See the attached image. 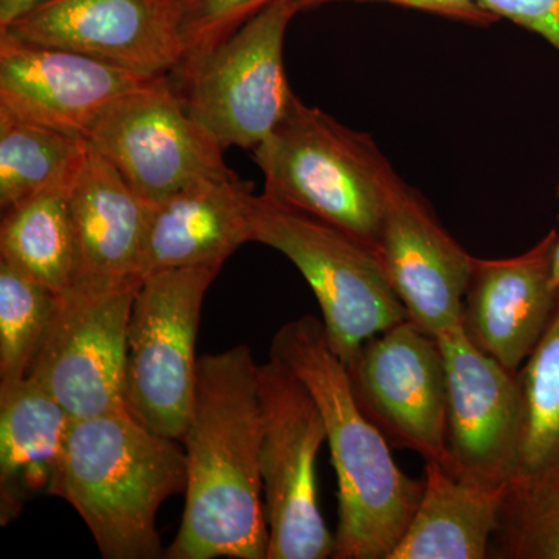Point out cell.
<instances>
[{"label":"cell","instance_id":"1","mask_svg":"<svg viewBox=\"0 0 559 559\" xmlns=\"http://www.w3.org/2000/svg\"><path fill=\"white\" fill-rule=\"evenodd\" d=\"M257 374L259 366L248 345L198 359L193 406L182 439L186 510L165 551L168 559H267Z\"/></svg>","mask_w":559,"mask_h":559},{"label":"cell","instance_id":"2","mask_svg":"<svg viewBox=\"0 0 559 559\" xmlns=\"http://www.w3.org/2000/svg\"><path fill=\"white\" fill-rule=\"evenodd\" d=\"M271 358L285 364L318 403L337 476L336 559H389L409 527L423 480L393 460L389 441L360 409L345 364L322 320L307 314L275 333Z\"/></svg>","mask_w":559,"mask_h":559},{"label":"cell","instance_id":"3","mask_svg":"<svg viewBox=\"0 0 559 559\" xmlns=\"http://www.w3.org/2000/svg\"><path fill=\"white\" fill-rule=\"evenodd\" d=\"M186 488L178 440L146 429L127 409L72 419L58 496L80 514L103 558L164 557L157 513Z\"/></svg>","mask_w":559,"mask_h":559},{"label":"cell","instance_id":"4","mask_svg":"<svg viewBox=\"0 0 559 559\" xmlns=\"http://www.w3.org/2000/svg\"><path fill=\"white\" fill-rule=\"evenodd\" d=\"M252 153L264 176L263 193L344 230L380 255L382 219L399 175L369 134L296 95Z\"/></svg>","mask_w":559,"mask_h":559},{"label":"cell","instance_id":"5","mask_svg":"<svg viewBox=\"0 0 559 559\" xmlns=\"http://www.w3.org/2000/svg\"><path fill=\"white\" fill-rule=\"evenodd\" d=\"M293 0H275L226 39L186 55L168 73L191 119L218 142L255 150L288 112L294 94L283 61Z\"/></svg>","mask_w":559,"mask_h":559},{"label":"cell","instance_id":"6","mask_svg":"<svg viewBox=\"0 0 559 559\" xmlns=\"http://www.w3.org/2000/svg\"><path fill=\"white\" fill-rule=\"evenodd\" d=\"M252 230V241L278 250L307 280L345 367L367 341L409 318L380 255L344 230L266 193L253 202Z\"/></svg>","mask_w":559,"mask_h":559},{"label":"cell","instance_id":"7","mask_svg":"<svg viewBox=\"0 0 559 559\" xmlns=\"http://www.w3.org/2000/svg\"><path fill=\"white\" fill-rule=\"evenodd\" d=\"M142 282L139 275H80L58 294L28 377L70 417L127 409L128 325Z\"/></svg>","mask_w":559,"mask_h":559},{"label":"cell","instance_id":"8","mask_svg":"<svg viewBox=\"0 0 559 559\" xmlns=\"http://www.w3.org/2000/svg\"><path fill=\"white\" fill-rule=\"evenodd\" d=\"M219 267L154 272L143 277L128 325L124 403L131 417L182 441L197 388L202 304Z\"/></svg>","mask_w":559,"mask_h":559},{"label":"cell","instance_id":"9","mask_svg":"<svg viewBox=\"0 0 559 559\" xmlns=\"http://www.w3.org/2000/svg\"><path fill=\"white\" fill-rule=\"evenodd\" d=\"M260 469L270 530L267 559L333 558L336 539L319 509L316 462L325 423L310 390L285 364L259 366Z\"/></svg>","mask_w":559,"mask_h":559},{"label":"cell","instance_id":"10","mask_svg":"<svg viewBox=\"0 0 559 559\" xmlns=\"http://www.w3.org/2000/svg\"><path fill=\"white\" fill-rule=\"evenodd\" d=\"M86 140L148 205L197 180L237 175L218 142L183 108L168 75L110 103Z\"/></svg>","mask_w":559,"mask_h":559},{"label":"cell","instance_id":"11","mask_svg":"<svg viewBox=\"0 0 559 559\" xmlns=\"http://www.w3.org/2000/svg\"><path fill=\"white\" fill-rule=\"evenodd\" d=\"M347 370L360 409L390 444L447 463V367L436 336L407 318L367 341Z\"/></svg>","mask_w":559,"mask_h":559},{"label":"cell","instance_id":"12","mask_svg":"<svg viewBox=\"0 0 559 559\" xmlns=\"http://www.w3.org/2000/svg\"><path fill=\"white\" fill-rule=\"evenodd\" d=\"M0 33L143 76L168 75L186 57L179 0H44Z\"/></svg>","mask_w":559,"mask_h":559},{"label":"cell","instance_id":"13","mask_svg":"<svg viewBox=\"0 0 559 559\" xmlns=\"http://www.w3.org/2000/svg\"><path fill=\"white\" fill-rule=\"evenodd\" d=\"M437 340L447 367L444 468L481 484H511L520 448V371L477 348L462 325Z\"/></svg>","mask_w":559,"mask_h":559},{"label":"cell","instance_id":"14","mask_svg":"<svg viewBox=\"0 0 559 559\" xmlns=\"http://www.w3.org/2000/svg\"><path fill=\"white\" fill-rule=\"evenodd\" d=\"M380 259L409 319L439 337L462 325L474 259L428 202L396 178L382 219Z\"/></svg>","mask_w":559,"mask_h":559},{"label":"cell","instance_id":"15","mask_svg":"<svg viewBox=\"0 0 559 559\" xmlns=\"http://www.w3.org/2000/svg\"><path fill=\"white\" fill-rule=\"evenodd\" d=\"M154 79L0 33V110L87 138L110 103Z\"/></svg>","mask_w":559,"mask_h":559},{"label":"cell","instance_id":"16","mask_svg":"<svg viewBox=\"0 0 559 559\" xmlns=\"http://www.w3.org/2000/svg\"><path fill=\"white\" fill-rule=\"evenodd\" d=\"M558 231L511 259L474 261L462 326L506 369L520 371L549 326L559 290L551 282Z\"/></svg>","mask_w":559,"mask_h":559},{"label":"cell","instance_id":"17","mask_svg":"<svg viewBox=\"0 0 559 559\" xmlns=\"http://www.w3.org/2000/svg\"><path fill=\"white\" fill-rule=\"evenodd\" d=\"M252 182L201 179L148 205L140 275L190 267H223L252 241Z\"/></svg>","mask_w":559,"mask_h":559},{"label":"cell","instance_id":"18","mask_svg":"<svg viewBox=\"0 0 559 559\" xmlns=\"http://www.w3.org/2000/svg\"><path fill=\"white\" fill-rule=\"evenodd\" d=\"M72 417L38 381L0 389V520L36 496H58Z\"/></svg>","mask_w":559,"mask_h":559},{"label":"cell","instance_id":"19","mask_svg":"<svg viewBox=\"0 0 559 559\" xmlns=\"http://www.w3.org/2000/svg\"><path fill=\"white\" fill-rule=\"evenodd\" d=\"M510 484L454 476L428 460L417 510L389 559H484Z\"/></svg>","mask_w":559,"mask_h":559},{"label":"cell","instance_id":"20","mask_svg":"<svg viewBox=\"0 0 559 559\" xmlns=\"http://www.w3.org/2000/svg\"><path fill=\"white\" fill-rule=\"evenodd\" d=\"M80 253V275H140L148 204L90 145L68 193Z\"/></svg>","mask_w":559,"mask_h":559},{"label":"cell","instance_id":"21","mask_svg":"<svg viewBox=\"0 0 559 559\" xmlns=\"http://www.w3.org/2000/svg\"><path fill=\"white\" fill-rule=\"evenodd\" d=\"M69 190H51L3 210L0 260L55 294L80 277V253Z\"/></svg>","mask_w":559,"mask_h":559},{"label":"cell","instance_id":"22","mask_svg":"<svg viewBox=\"0 0 559 559\" xmlns=\"http://www.w3.org/2000/svg\"><path fill=\"white\" fill-rule=\"evenodd\" d=\"M90 153L79 135L0 110V210L51 190H69Z\"/></svg>","mask_w":559,"mask_h":559},{"label":"cell","instance_id":"23","mask_svg":"<svg viewBox=\"0 0 559 559\" xmlns=\"http://www.w3.org/2000/svg\"><path fill=\"white\" fill-rule=\"evenodd\" d=\"M518 377L521 433L510 485H533L559 465V294L549 326Z\"/></svg>","mask_w":559,"mask_h":559},{"label":"cell","instance_id":"24","mask_svg":"<svg viewBox=\"0 0 559 559\" xmlns=\"http://www.w3.org/2000/svg\"><path fill=\"white\" fill-rule=\"evenodd\" d=\"M58 294L0 260V389L28 377Z\"/></svg>","mask_w":559,"mask_h":559},{"label":"cell","instance_id":"25","mask_svg":"<svg viewBox=\"0 0 559 559\" xmlns=\"http://www.w3.org/2000/svg\"><path fill=\"white\" fill-rule=\"evenodd\" d=\"M496 533L500 558L559 559V485H510Z\"/></svg>","mask_w":559,"mask_h":559},{"label":"cell","instance_id":"26","mask_svg":"<svg viewBox=\"0 0 559 559\" xmlns=\"http://www.w3.org/2000/svg\"><path fill=\"white\" fill-rule=\"evenodd\" d=\"M275 0H179L186 55L209 49Z\"/></svg>","mask_w":559,"mask_h":559},{"label":"cell","instance_id":"27","mask_svg":"<svg viewBox=\"0 0 559 559\" xmlns=\"http://www.w3.org/2000/svg\"><path fill=\"white\" fill-rule=\"evenodd\" d=\"M480 5L496 20L506 17L538 33L559 53V0H480Z\"/></svg>","mask_w":559,"mask_h":559},{"label":"cell","instance_id":"28","mask_svg":"<svg viewBox=\"0 0 559 559\" xmlns=\"http://www.w3.org/2000/svg\"><path fill=\"white\" fill-rule=\"evenodd\" d=\"M337 2H388L395 5L409 7L429 11V13L441 14V16L451 17L469 24L489 25L496 22V17L481 9L480 0H293L297 11H308L319 9V7L329 5Z\"/></svg>","mask_w":559,"mask_h":559},{"label":"cell","instance_id":"29","mask_svg":"<svg viewBox=\"0 0 559 559\" xmlns=\"http://www.w3.org/2000/svg\"><path fill=\"white\" fill-rule=\"evenodd\" d=\"M44 0H0V28L9 27L11 22L27 13Z\"/></svg>","mask_w":559,"mask_h":559},{"label":"cell","instance_id":"30","mask_svg":"<svg viewBox=\"0 0 559 559\" xmlns=\"http://www.w3.org/2000/svg\"><path fill=\"white\" fill-rule=\"evenodd\" d=\"M558 200H559V179L557 187ZM551 282H554L555 288L559 290V234L557 246H555L554 252V266H551Z\"/></svg>","mask_w":559,"mask_h":559},{"label":"cell","instance_id":"31","mask_svg":"<svg viewBox=\"0 0 559 559\" xmlns=\"http://www.w3.org/2000/svg\"><path fill=\"white\" fill-rule=\"evenodd\" d=\"M535 485H559V465L557 468L551 471L549 476L546 477V479L538 481V484Z\"/></svg>","mask_w":559,"mask_h":559}]
</instances>
